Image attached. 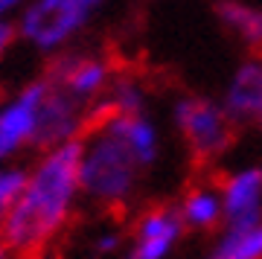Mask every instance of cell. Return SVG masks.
Returning a JSON list of instances; mask_svg holds the SVG:
<instances>
[{"instance_id":"6da1fadb","label":"cell","mask_w":262,"mask_h":259,"mask_svg":"<svg viewBox=\"0 0 262 259\" xmlns=\"http://www.w3.org/2000/svg\"><path fill=\"white\" fill-rule=\"evenodd\" d=\"M79 201V140L41 148L27 166L20 192L0 215V242L20 259L41 256L73 222Z\"/></svg>"},{"instance_id":"7a4b0ae2","label":"cell","mask_w":262,"mask_h":259,"mask_svg":"<svg viewBox=\"0 0 262 259\" xmlns=\"http://www.w3.org/2000/svg\"><path fill=\"white\" fill-rule=\"evenodd\" d=\"M146 175L149 172L140 166L134 152L105 122L94 120L79 137L82 201L99 210H125L137 198Z\"/></svg>"},{"instance_id":"3957f363","label":"cell","mask_w":262,"mask_h":259,"mask_svg":"<svg viewBox=\"0 0 262 259\" xmlns=\"http://www.w3.org/2000/svg\"><path fill=\"white\" fill-rule=\"evenodd\" d=\"M108 0H29L18 12V41L38 56H58L94 24Z\"/></svg>"},{"instance_id":"277c9868","label":"cell","mask_w":262,"mask_h":259,"mask_svg":"<svg viewBox=\"0 0 262 259\" xmlns=\"http://www.w3.org/2000/svg\"><path fill=\"white\" fill-rule=\"evenodd\" d=\"M169 117L189 158L201 166L219 163L236 143L239 122L227 114L222 99H210L201 93H181L172 102Z\"/></svg>"},{"instance_id":"5b68a950","label":"cell","mask_w":262,"mask_h":259,"mask_svg":"<svg viewBox=\"0 0 262 259\" xmlns=\"http://www.w3.org/2000/svg\"><path fill=\"white\" fill-rule=\"evenodd\" d=\"M47 84V76H38L12 91L9 96H0V166L18 160L20 152L35 148L38 114Z\"/></svg>"},{"instance_id":"8992f818","label":"cell","mask_w":262,"mask_h":259,"mask_svg":"<svg viewBox=\"0 0 262 259\" xmlns=\"http://www.w3.org/2000/svg\"><path fill=\"white\" fill-rule=\"evenodd\" d=\"M114 73L117 70H114L111 58L99 56V53L64 50V53L53 56V64H50V70L44 76L56 88L70 93L76 102H82L84 108H91V114H94L99 99L108 91V84H111Z\"/></svg>"},{"instance_id":"52a82bcc","label":"cell","mask_w":262,"mask_h":259,"mask_svg":"<svg viewBox=\"0 0 262 259\" xmlns=\"http://www.w3.org/2000/svg\"><path fill=\"white\" fill-rule=\"evenodd\" d=\"M187 233L178 204H158L134 219L122 259H169Z\"/></svg>"},{"instance_id":"ba28073f","label":"cell","mask_w":262,"mask_h":259,"mask_svg":"<svg viewBox=\"0 0 262 259\" xmlns=\"http://www.w3.org/2000/svg\"><path fill=\"white\" fill-rule=\"evenodd\" d=\"M50 82V79H47ZM94 122L91 108H84L82 102H76L70 93L50 82L44 102H41V114H38V134H35V152L67 140H79Z\"/></svg>"},{"instance_id":"9c48e42d","label":"cell","mask_w":262,"mask_h":259,"mask_svg":"<svg viewBox=\"0 0 262 259\" xmlns=\"http://www.w3.org/2000/svg\"><path fill=\"white\" fill-rule=\"evenodd\" d=\"M96 120L105 122L134 152V158L140 160V166L146 172H151L160 163V158H163V131H160L158 120L149 111H134V114L108 111L102 117H96Z\"/></svg>"},{"instance_id":"30bf717a","label":"cell","mask_w":262,"mask_h":259,"mask_svg":"<svg viewBox=\"0 0 262 259\" xmlns=\"http://www.w3.org/2000/svg\"><path fill=\"white\" fill-rule=\"evenodd\" d=\"M225 204V224L262 219V160L242 163L219 181Z\"/></svg>"},{"instance_id":"8fae6325","label":"cell","mask_w":262,"mask_h":259,"mask_svg":"<svg viewBox=\"0 0 262 259\" xmlns=\"http://www.w3.org/2000/svg\"><path fill=\"white\" fill-rule=\"evenodd\" d=\"M222 105L239 125L256 128L262 122V56L245 58L230 73L222 93Z\"/></svg>"},{"instance_id":"7c38bea8","label":"cell","mask_w":262,"mask_h":259,"mask_svg":"<svg viewBox=\"0 0 262 259\" xmlns=\"http://www.w3.org/2000/svg\"><path fill=\"white\" fill-rule=\"evenodd\" d=\"M213 9L227 35L239 41L248 53L262 56V6L248 0H215Z\"/></svg>"},{"instance_id":"4fadbf2b","label":"cell","mask_w":262,"mask_h":259,"mask_svg":"<svg viewBox=\"0 0 262 259\" xmlns=\"http://www.w3.org/2000/svg\"><path fill=\"white\" fill-rule=\"evenodd\" d=\"M178 213L187 224V230H219L225 224V204L219 184H192L178 201Z\"/></svg>"},{"instance_id":"5bb4252c","label":"cell","mask_w":262,"mask_h":259,"mask_svg":"<svg viewBox=\"0 0 262 259\" xmlns=\"http://www.w3.org/2000/svg\"><path fill=\"white\" fill-rule=\"evenodd\" d=\"M201 259H262V219L222 224L219 239Z\"/></svg>"},{"instance_id":"9a60e30c","label":"cell","mask_w":262,"mask_h":259,"mask_svg":"<svg viewBox=\"0 0 262 259\" xmlns=\"http://www.w3.org/2000/svg\"><path fill=\"white\" fill-rule=\"evenodd\" d=\"M108 111H120V114H134V111H149V91L143 84L140 76L134 73H114L111 84L105 96L99 99L94 111V120L102 117Z\"/></svg>"},{"instance_id":"2e32d148","label":"cell","mask_w":262,"mask_h":259,"mask_svg":"<svg viewBox=\"0 0 262 259\" xmlns=\"http://www.w3.org/2000/svg\"><path fill=\"white\" fill-rule=\"evenodd\" d=\"M24 178H27V166H20V163H3L0 166V215L6 213V207L20 192Z\"/></svg>"},{"instance_id":"e0dca14e","label":"cell","mask_w":262,"mask_h":259,"mask_svg":"<svg viewBox=\"0 0 262 259\" xmlns=\"http://www.w3.org/2000/svg\"><path fill=\"white\" fill-rule=\"evenodd\" d=\"M122 250H125V239H122L120 230H102L94 236V253L96 256H120Z\"/></svg>"},{"instance_id":"ac0fdd59","label":"cell","mask_w":262,"mask_h":259,"mask_svg":"<svg viewBox=\"0 0 262 259\" xmlns=\"http://www.w3.org/2000/svg\"><path fill=\"white\" fill-rule=\"evenodd\" d=\"M18 44V24L15 18H0V61L9 56V50Z\"/></svg>"},{"instance_id":"d6986e66","label":"cell","mask_w":262,"mask_h":259,"mask_svg":"<svg viewBox=\"0 0 262 259\" xmlns=\"http://www.w3.org/2000/svg\"><path fill=\"white\" fill-rule=\"evenodd\" d=\"M29 0H0V18H18V12Z\"/></svg>"},{"instance_id":"ffe728a7","label":"cell","mask_w":262,"mask_h":259,"mask_svg":"<svg viewBox=\"0 0 262 259\" xmlns=\"http://www.w3.org/2000/svg\"><path fill=\"white\" fill-rule=\"evenodd\" d=\"M0 259H15V253H12V250L6 248L3 242H0Z\"/></svg>"}]
</instances>
